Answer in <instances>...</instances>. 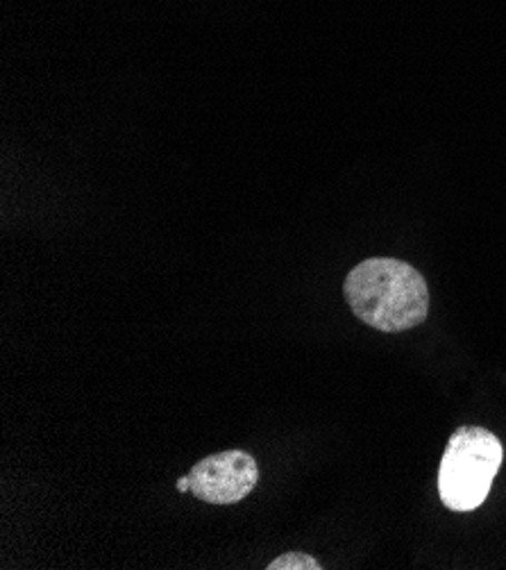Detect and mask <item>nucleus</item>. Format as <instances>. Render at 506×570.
Here are the masks:
<instances>
[{"label": "nucleus", "mask_w": 506, "mask_h": 570, "mask_svg": "<svg viewBox=\"0 0 506 570\" xmlns=\"http://www.w3.org/2000/svg\"><path fill=\"white\" fill-rule=\"evenodd\" d=\"M353 314L379 332L418 327L429 314L425 277L396 257H370L357 264L344 284Z\"/></svg>", "instance_id": "1"}, {"label": "nucleus", "mask_w": 506, "mask_h": 570, "mask_svg": "<svg viewBox=\"0 0 506 570\" xmlns=\"http://www.w3.org/2000/svg\"><path fill=\"white\" fill-rule=\"evenodd\" d=\"M189 480L191 493L198 500L209 504H235L257 487L259 469L248 452L225 450L198 462Z\"/></svg>", "instance_id": "3"}, {"label": "nucleus", "mask_w": 506, "mask_h": 570, "mask_svg": "<svg viewBox=\"0 0 506 570\" xmlns=\"http://www.w3.org/2000/svg\"><path fill=\"white\" fill-rule=\"evenodd\" d=\"M268 570H320L323 566L305 552H285L266 566Z\"/></svg>", "instance_id": "4"}, {"label": "nucleus", "mask_w": 506, "mask_h": 570, "mask_svg": "<svg viewBox=\"0 0 506 570\" xmlns=\"http://www.w3.org/2000/svg\"><path fill=\"white\" fill-rule=\"evenodd\" d=\"M499 439L477 425L459 428L447 441L438 469V495L449 511L477 509L502 466Z\"/></svg>", "instance_id": "2"}, {"label": "nucleus", "mask_w": 506, "mask_h": 570, "mask_svg": "<svg viewBox=\"0 0 506 570\" xmlns=\"http://www.w3.org/2000/svg\"><path fill=\"white\" fill-rule=\"evenodd\" d=\"M178 489H180V491H191V480H189V475L178 482Z\"/></svg>", "instance_id": "5"}]
</instances>
